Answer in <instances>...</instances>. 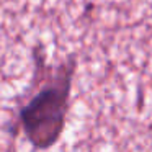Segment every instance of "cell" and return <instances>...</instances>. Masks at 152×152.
I'll use <instances>...</instances> for the list:
<instances>
[{"instance_id":"obj_1","label":"cell","mask_w":152,"mask_h":152,"mask_svg":"<svg viewBox=\"0 0 152 152\" xmlns=\"http://www.w3.org/2000/svg\"><path fill=\"white\" fill-rule=\"evenodd\" d=\"M74 70L75 62L72 59L62 62L21 108V128L36 149L51 147L62 134L70 103Z\"/></svg>"}]
</instances>
